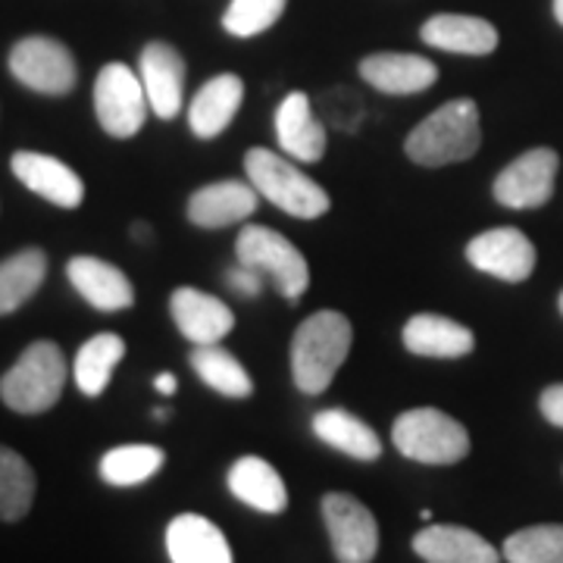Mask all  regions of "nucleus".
<instances>
[{"instance_id": "19", "label": "nucleus", "mask_w": 563, "mask_h": 563, "mask_svg": "<svg viewBox=\"0 0 563 563\" xmlns=\"http://www.w3.org/2000/svg\"><path fill=\"white\" fill-rule=\"evenodd\" d=\"M276 139L285 157L298 163H317L325 154V129L313 117L310 98L291 91L276 110Z\"/></svg>"}, {"instance_id": "33", "label": "nucleus", "mask_w": 563, "mask_h": 563, "mask_svg": "<svg viewBox=\"0 0 563 563\" xmlns=\"http://www.w3.org/2000/svg\"><path fill=\"white\" fill-rule=\"evenodd\" d=\"M225 282H229V288H232L235 295H242V298H257L263 291V276L257 269L244 266V263H239L235 269H229Z\"/></svg>"}, {"instance_id": "3", "label": "nucleus", "mask_w": 563, "mask_h": 563, "mask_svg": "<svg viewBox=\"0 0 563 563\" xmlns=\"http://www.w3.org/2000/svg\"><path fill=\"white\" fill-rule=\"evenodd\" d=\"M244 173H247V181L257 188V195L288 217L317 220L332 207L320 181L310 179L301 166H295L288 157H279L276 151L251 147L244 154Z\"/></svg>"}, {"instance_id": "34", "label": "nucleus", "mask_w": 563, "mask_h": 563, "mask_svg": "<svg viewBox=\"0 0 563 563\" xmlns=\"http://www.w3.org/2000/svg\"><path fill=\"white\" fill-rule=\"evenodd\" d=\"M539 407H542L544 420L563 429V383L548 385L542 391V398H539Z\"/></svg>"}, {"instance_id": "32", "label": "nucleus", "mask_w": 563, "mask_h": 563, "mask_svg": "<svg viewBox=\"0 0 563 563\" xmlns=\"http://www.w3.org/2000/svg\"><path fill=\"white\" fill-rule=\"evenodd\" d=\"M288 0H232L222 13V29L235 38H254L273 29Z\"/></svg>"}, {"instance_id": "23", "label": "nucleus", "mask_w": 563, "mask_h": 563, "mask_svg": "<svg viewBox=\"0 0 563 563\" xmlns=\"http://www.w3.org/2000/svg\"><path fill=\"white\" fill-rule=\"evenodd\" d=\"M244 101V81L235 73H222L203 81V88L195 95L188 107V125L198 139H217L235 120Z\"/></svg>"}, {"instance_id": "20", "label": "nucleus", "mask_w": 563, "mask_h": 563, "mask_svg": "<svg viewBox=\"0 0 563 563\" xmlns=\"http://www.w3.org/2000/svg\"><path fill=\"white\" fill-rule=\"evenodd\" d=\"M361 79L383 95H420L439 79V66L420 54H369L361 63Z\"/></svg>"}, {"instance_id": "2", "label": "nucleus", "mask_w": 563, "mask_h": 563, "mask_svg": "<svg viewBox=\"0 0 563 563\" xmlns=\"http://www.w3.org/2000/svg\"><path fill=\"white\" fill-rule=\"evenodd\" d=\"M483 144V120L479 107L470 98L442 103L435 113H429L404 141L407 157L420 166H451L470 161Z\"/></svg>"}, {"instance_id": "7", "label": "nucleus", "mask_w": 563, "mask_h": 563, "mask_svg": "<svg viewBox=\"0 0 563 563\" xmlns=\"http://www.w3.org/2000/svg\"><path fill=\"white\" fill-rule=\"evenodd\" d=\"M95 113L107 135L135 139L151 113L144 81L125 63H107L95 81Z\"/></svg>"}, {"instance_id": "27", "label": "nucleus", "mask_w": 563, "mask_h": 563, "mask_svg": "<svg viewBox=\"0 0 563 563\" xmlns=\"http://www.w3.org/2000/svg\"><path fill=\"white\" fill-rule=\"evenodd\" d=\"M47 276V254L41 247H25L20 254L0 261V317L20 310L41 288Z\"/></svg>"}, {"instance_id": "8", "label": "nucleus", "mask_w": 563, "mask_h": 563, "mask_svg": "<svg viewBox=\"0 0 563 563\" xmlns=\"http://www.w3.org/2000/svg\"><path fill=\"white\" fill-rule=\"evenodd\" d=\"M10 73L25 88L38 95H69L79 81V66L69 47L47 35H29L13 44L10 51Z\"/></svg>"}, {"instance_id": "22", "label": "nucleus", "mask_w": 563, "mask_h": 563, "mask_svg": "<svg viewBox=\"0 0 563 563\" xmlns=\"http://www.w3.org/2000/svg\"><path fill=\"white\" fill-rule=\"evenodd\" d=\"M401 339L410 354L439 361H457L476 347V339L466 325L435 313H417L413 320H407Z\"/></svg>"}, {"instance_id": "5", "label": "nucleus", "mask_w": 563, "mask_h": 563, "mask_svg": "<svg viewBox=\"0 0 563 563\" xmlns=\"http://www.w3.org/2000/svg\"><path fill=\"white\" fill-rule=\"evenodd\" d=\"M391 442L407 461L448 466L470 454V432L461 420L448 417L439 407L404 410L391 426Z\"/></svg>"}, {"instance_id": "16", "label": "nucleus", "mask_w": 563, "mask_h": 563, "mask_svg": "<svg viewBox=\"0 0 563 563\" xmlns=\"http://www.w3.org/2000/svg\"><path fill=\"white\" fill-rule=\"evenodd\" d=\"M66 276L73 282V288L95 310L117 313V310H125V307L135 303V288H132L129 276L122 273L120 266L101 261V257H88V254L73 257L66 263Z\"/></svg>"}, {"instance_id": "37", "label": "nucleus", "mask_w": 563, "mask_h": 563, "mask_svg": "<svg viewBox=\"0 0 563 563\" xmlns=\"http://www.w3.org/2000/svg\"><path fill=\"white\" fill-rule=\"evenodd\" d=\"M554 16H558V22L563 25V0H554Z\"/></svg>"}, {"instance_id": "14", "label": "nucleus", "mask_w": 563, "mask_h": 563, "mask_svg": "<svg viewBox=\"0 0 563 563\" xmlns=\"http://www.w3.org/2000/svg\"><path fill=\"white\" fill-rule=\"evenodd\" d=\"M169 313L191 344H220L235 329V313L201 288H179L169 298Z\"/></svg>"}, {"instance_id": "9", "label": "nucleus", "mask_w": 563, "mask_h": 563, "mask_svg": "<svg viewBox=\"0 0 563 563\" xmlns=\"http://www.w3.org/2000/svg\"><path fill=\"white\" fill-rule=\"evenodd\" d=\"M322 520L339 563H373L379 554V523L354 495L329 492L322 498Z\"/></svg>"}, {"instance_id": "30", "label": "nucleus", "mask_w": 563, "mask_h": 563, "mask_svg": "<svg viewBox=\"0 0 563 563\" xmlns=\"http://www.w3.org/2000/svg\"><path fill=\"white\" fill-rule=\"evenodd\" d=\"M163 461L166 454L157 444H122L101 457V479L117 488H132L157 476Z\"/></svg>"}, {"instance_id": "17", "label": "nucleus", "mask_w": 563, "mask_h": 563, "mask_svg": "<svg viewBox=\"0 0 563 563\" xmlns=\"http://www.w3.org/2000/svg\"><path fill=\"white\" fill-rule=\"evenodd\" d=\"M413 551L426 563H501V551L466 526L429 523L413 536Z\"/></svg>"}, {"instance_id": "31", "label": "nucleus", "mask_w": 563, "mask_h": 563, "mask_svg": "<svg viewBox=\"0 0 563 563\" xmlns=\"http://www.w3.org/2000/svg\"><path fill=\"white\" fill-rule=\"evenodd\" d=\"M507 563H563V526H526L504 542Z\"/></svg>"}, {"instance_id": "10", "label": "nucleus", "mask_w": 563, "mask_h": 563, "mask_svg": "<svg viewBox=\"0 0 563 563\" xmlns=\"http://www.w3.org/2000/svg\"><path fill=\"white\" fill-rule=\"evenodd\" d=\"M561 157L551 147L526 151L510 166H504L495 179V201L510 210H536L554 195Z\"/></svg>"}, {"instance_id": "29", "label": "nucleus", "mask_w": 563, "mask_h": 563, "mask_svg": "<svg viewBox=\"0 0 563 563\" xmlns=\"http://www.w3.org/2000/svg\"><path fill=\"white\" fill-rule=\"evenodd\" d=\"M35 470L13 448L0 444V520L16 523L35 504Z\"/></svg>"}, {"instance_id": "21", "label": "nucleus", "mask_w": 563, "mask_h": 563, "mask_svg": "<svg viewBox=\"0 0 563 563\" xmlns=\"http://www.w3.org/2000/svg\"><path fill=\"white\" fill-rule=\"evenodd\" d=\"M420 38L429 47H439L448 54H466V57H485L498 47V29L479 16H461V13H439L422 22Z\"/></svg>"}, {"instance_id": "38", "label": "nucleus", "mask_w": 563, "mask_h": 563, "mask_svg": "<svg viewBox=\"0 0 563 563\" xmlns=\"http://www.w3.org/2000/svg\"><path fill=\"white\" fill-rule=\"evenodd\" d=\"M561 313H563V291H561Z\"/></svg>"}, {"instance_id": "24", "label": "nucleus", "mask_w": 563, "mask_h": 563, "mask_svg": "<svg viewBox=\"0 0 563 563\" xmlns=\"http://www.w3.org/2000/svg\"><path fill=\"white\" fill-rule=\"evenodd\" d=\"M225 483L239 501L261 510V514H282L288 507V488L276 473V466L257 457V454H247V457H239L232 463Z\"/></svg>"}, {"instance_id": "1", "label": "nucleus", "mask_w": 563, "mask_h": 563, "mask_svg": "<svg viewBox=\"0 0 563 563\" xmlns=\"http://www.w3.org/2000/svg\"><path fill=\"white\" fill-rule=\"evenodd\" d=\"M354 329L339 310H320L298 325L291 342V376L303 395H322L351 354Z\"/></svg>"}, {"instance_id": "28", "label": "nucleus", "mask_w": 563, "mask_h": 563, "mask_svg": "<svg viewBox=\"0 0 563 563\" xmlns=\"http://www.w3.org/2000/svg\"><path fill=\"white\" fill-rule=\"evenodd\" d=\"M191 366L213 391H220L225 398H247L254 391V379L247 376L235 354H229L220 344H195Z\"/></svg>"}, {"instance_id": "12", "label": "nucleus", "mask_w": 563, "mask_h": 563, "mask_svg": "<svg viewBox=\"0 0 563 563\" xmlns=\"http://www.w3.org/2000/svg\"><path fill=\"white\" fill-rule=\"evenodd\" d=\"M13 176L35 191L38 198L51 201L63 210H76L85 198V181L76 169H69L66 163L51 157V154H35V151H16L10 161Z\"/></svg>"}, {"instance_id": "26", "label": "nucleus", "mask_w": 563, "mask_h": 563, "mask_svg": "<svg viewBox=\"0 0 563 563\" xmlns=\"http://www.w3.org/2000/svg\"><path fill=\"white\" fill-rule=\"evenodd\" d=\"M122 357H125V342L113 332H101L81 344L76 363H73V376H76L81 395H88V398L103 395Z\"/></svg>"}, {"instance_id": "36", "label": "nucleus", "mask_w": 563, "mask_h": 563, "mask_svg": "<svg viewBox=\"0 0 563 563\" xmlns=\"http://www.w3.org/2000/svg\"><path fill=\"white\" fill-rule=\"evenodd\" d=\"M132 235H135L139 242H147V239H151V229H147L144 222H135V229H132Z\"/></svg>"}, {"instance_id": "11", "label": "nucleus", "mask_w": 563, "mask_h": 563, "mask_svg": "<svg viewBox=\"0 0 563 563\" xmlns=\"http://www.w3.org/2000/svg\"><path fill=\"white\" fill-rule=\"evenodd\" d=\"M466 261L485 276L501 282H526L536 269V244L520 229H488L466 244Z\"/></svg>"}, {"instance_id": "25", "label": "nucleus", "mask_w": 563, "mask_h": 563, "mask_svg": "<svg viewBox=\"0 0 563 563\" xmlns=\"http://www.w3.org/2000/svg\"><path fill=\"white\" fill-rule=\"evenodd\" d=\"M310 426L322 444L342 451L354 461H379L383 457V442L373 432V426H366L361 417H354L347 410H339V407L320 410Z\"/></svg>"}, {"instance_id": "15", "label": "nucleus", "mask_w": 563, "mask_h": 563, "mask_svg": "<svg viewBox=\"0 0 563 563\" xmlns=\"http://www.w3.org/2000/svg\"><path fill=\"white\" fill-rule=\"evenodd\" d=\"M261 207V195L251 181H213L207 188H198L188 201V220L201 229H225L254 217Z\"/></svg>"}, {"instance_id": "35", "label": "nucleus", "mask_w": 563, "mask_h": 563, "mask_svg": "<svg viewBox=\"0 0 563 563\" xmlns=\"http://www.w3.org/2000/svg\"><path fill=\"white\" fill-rule=\"evenodd\" d=\"M154 388L169 398V395H176V388H179V385H176V376H173V373H161V376H157V383H154Z\"/></svg>"}, {"instance_id": "4", "label": "nucleus", "mask_w": 563, "mask_h": 563, "mask_svg": "<svg viewBox=\"0 0 563 563\" xmlns=\"http://www.w3.org/2000/svg\"><path fill=\"white\" fill-rule=\"evenodd\" d=\"M66 373L69 369H66L60 344H29L20 354V361L0 376V401L16 413L38 417L60 401Z\"/></svg>"}, {"instance_id": "13", "label": "nucleus", "mask_w": 563, "mask_h": 563, "mask_svg": "<svg viewBox=\"0 0 563 563\" xmlns=\"http://www.w3.org/2000/svg\"><path fill=\"white\" fill-rule=\"evenodd\" d=\"M139 76L144 81L154 117L161 120L179 117L181 95H185V60L179 51L166 41H151L141 51Z\"/></svg>"}, {"instance_id": "18", "label": "nucleus", "mask_w": 563, "mask_h": 563, "mask_svg": "<svg viewBox=\"0 0 563 563\" xmlns=\"http://www.w3.org/2000/svg\"><path fill=\"white\" fill-rule=\"evenodd\" d=\"M166 551L173 563H235L220 526L201 514H179L166 526Z\"/></svg>"}, {"instance_id": "6", "label": "nucleus", "mask_w": 563, "mask_h": 563, "mask_svg": "<svg viewBox=\"0 0 563 563\" xmlns=\"http://www.w3.org/2000/svg\"><path fill=\"white\" fill-rule=\"evenodd\" d=\"M235 254H239V263L257 269L261 276H269L282 298L298 301L307 295V288H310L307 257L276 229L244 225L239 232V242H235Z\"/></svg>"}]
</instances>
